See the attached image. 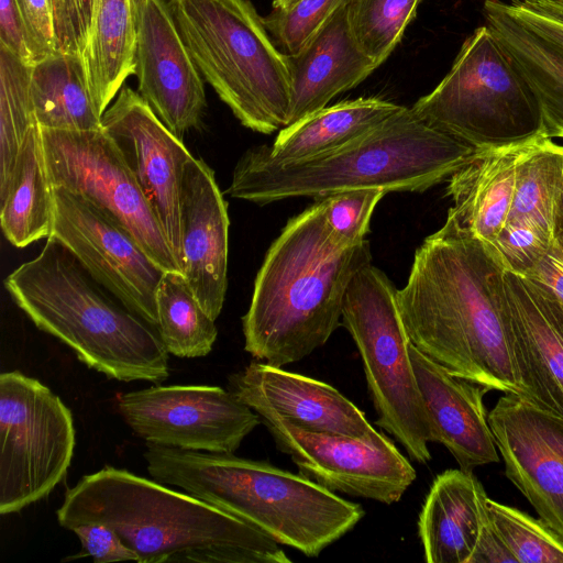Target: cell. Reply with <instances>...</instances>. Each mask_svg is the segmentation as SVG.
Returning <instances> with one entry per match:
<instances>
[{"label": "cell", "instance_id": "1", "mask_svg": "<svg viewBox=\"0 0 563 563\" xmlns=\"http://www.w3.org/2000/svg\"><path fill=\"white\" fill-rule=\"evenodd\" d=\"M504 267L448 212L417 249L397 302L411 343L453 375L529 398L514 353Z\"/></svg>", "mask_w": 563, "mask_h": 563}, {"label": "cell", "instance_id": "2", "mask_svg": "<svg viewBox=\"0 0 563 563\" xmlns=\"http://www.w3.org/2000/svg\"><path fill=\"white\" fill-rule=\"evenodd\" d=\"M62 528L100 523L139 563H289L280 544L241 519L126 470L104 466L66 490Z\"/></svg>", "mask_w": 563, "mask_h": 563}, {"label": "cell", "instance_id": "3", "mask_svg": "<svg viewBox=\"0 0 563 563\" xmlns=\"http://www.w3.org/2000/svg\"><path fill=\"white\" fill-rule=\"evenodd\" d=\"M372 262L367 240L341 247L319 200L290 218L267 250L242 318L244 350L284 367L324 345L341 324L347 287Z\"/></svg>", "mask_w": 563, "mask_h": 563}, {"label": "cell", "instance_id": "4", "mask_svg": "<svg viewBox=\"0 0 563 563\" xmlns=\"http://www.w3.org/2000/svg\"><path fill=\"white\" fill-rule=\"evenodd\" d=\"M474 152L402 107L346 145L308 161L278 164L253 146L238 161L227 192L260 206L350 189L421 192L446 181Z\"/></svg>", "mask_w": 563, "mask_h": 563}, {"label": "cell", "instance_id": "5", "mask_svg": "<svg viewBox=\"0 0 563 563\" xmlns=\"http://www.w3.org/2000/svg\"><path fill=\"white\" fill-rule=\"evenodd\" d=\"M143 456L153 479L184 489L308 558L318 556L365 515L360 504L266 461L153 443H146Z\"/></svg>", "mask_w": 563, "mask_h": 563}, {"label": "cell", "instance_id": "6", "mask_svg": "<svg viewBox=\"0 0 563 563\" xmlns=\"http://www.w3.org/2000/svg\"><path fill=\"white\" fill-rule=\"evenodd\" d=\"M99 286L54 238L4 279L5 289L33 323L68 345L90 368L121 382L166 380L169 353L157 329Z\"/></svg>", "mask_w": 563, "mask_h": 563}, {"label": "cell", "instance_id": "7", "mask_svg": "<svg viewBox=\"0 0 563 563\" xmlns=\"http://www.w3.org/2000/svg\"><path fill=\"white\" fill-rule=\"evenodd\" d=\"M202 78L245 128L264 134L288 124L286 54L249 0H167Z\"/></svg>", "mask_w": 563, "mask_h": 563}, {"label": "cell", "instance_id": "8", "mask_svg": "<svg viewBox=\"0 0 563 563\" xmlns=\"http://www.w3.org/2000/svg\"><path fill=\"white\" fill-rule=\"evenodd\" d=\"M411 109L431 128L475 150L547 132L536 95L488 25L464 41L449 73Z\"/></svg>", "mask_w": 563, "mask_h": 563}, {"label": "cell", "instance_id": "9", "mask_svg": "<svg viewBox=\"0 0 563 563\" xmlns=\"http://www.w3.org/2000/svg\"><path fill=\"white\" fill-rule=\"evenodd\" d=\"M398 289L371 263L352 278L341 324L362 358L376 424L390 433L410 460L424 464L434 442L432 426L415 375L411 341L401 319Z\"/></svg>", "mask_w": 563, "mask_h": 563}, {"label": "cell", "instance_id": "10", "mask_svg": "<svg viewBox=\"0 0 563 563\" xmlns=\"http://www.w3.org/2000/svg\"><path fill=\"white\" fill-rule=\"evenodd\" d=\"M75 448L69 408L19 371L0 375V514L21 511L64 478Z\"/></svg>", "mask_w": 563, "mask_h": 563}, {"label": "cell", "instance_id": "11", "mask_svg": "<svg viewBox=\"0 0 563 563\" xmlns=\"http://www.w3.org/2000/svg\"><path fill=\"white\" fill-rule=\"evenodd\" d=\"M42 137L53 187L80 194L106 210L164 272L183 274L153 208L121 151L102 128L42 129Z\"/></svg>", "mask_w": 563, "mask_h": 563}, {"label": "cell", "instance_id": "12", "mask_svg": "<svg viewBox=\"0 0 563 563\" xmlns=\"http://www.w3.org/2000/svg\"><path fill=\"white\" fill-rule=\"evenodd\" d=\"M254 411L299 473L334 493L391 505L417 477L409 460L385 433L353 438L313 432L269 409Z\"/></svg>", "mask_w": 563, "mask_h": 563}, {"label": "cell", "instance_id": "13", "mask_svg": "<svg viewBox=\"0 0 563 563\" xmlns=\"http://www.w3.org/2000/svg\"><path fill=\"white\" fill-rule=\"evenodd\" d=\"M119 302L156 328V290L165 273L132 233L80 194L54 187L51 234Z\"/></svg>", "mask_w": 563, "mask_h": 563}, {"label": "cell", "instance_id": "14", "mask_svg": "<svg viewBox=\"0 0 563 563\" xmlns=\"http://www.w3.org/2000/svg\"><path fill=\"white\" fill-rule=\"evenodd\" d=\"M118 409L146 443L234 453L261 417L231 390L207 385H155L121 394Z\"/></svg>", "mask_w": 563, "mask_h": 563}, {"label": "cell", "instance_id": "15", "mask_svg": "<svg viewBox=\"0 0 563 563\" xmlns=\"http://www.w3.org/2000/svg\"><path fill=\"white\" fill-rule=\"evenodd\" d=\"M101 125L121 151L181 267V185L194 156L128 86L104 111Z\"/></svg>", "mask_w": 563, "mask_h": 563}, {"label": "cell", "instance_id": "16", "mask_svg": "<svg viewBox=\"0 0 563 563\" xmlns=\"http://www.w3.org/2000/svg\"><path fill=\"white\" fill-rule=\"evenodd\" d=\"M488 421L507 477L563 538V417L506 394Z\"/></svg>", "mask_w": 563, "mask_h": 563}, {"label": "cell", "instance_id": "17", "mask_svg": "<svg viewBox=\"0 0 563 563\" xmlns=\"http://www.w3.org/2000/svg\"><path fill=\"white\" fill-rule=\"evenodd\" d=\"M135 75L140 96L179 140L207 106L201 74L165 0H137Z\"/></svg>", "mask_w": 563, "mask_h": 563}, {"label": "cell", "instance_id": "18", "mask_svg": "<svg viewBox=\"0 0 563 563\" xmlns=\"http://www.w3.org/2000/svg\"><path fill=\"white\" fill-rule=\"evenodd\" d=\"M515 357L532 402L563 417V306L542 285L504 272Z\"/></svg>", "mask_w": 563, "mask_h": 563}, {"label": "cell", "instance_id": "19", "mask_svg": "<svg viewBox=\"0 0 563 563\" xmlns=\"http://www.w3.org/2000/svg\"><path fill=\"white\" fill-rule=\"evenodd\" d=\"M181 267L190 289L217 320L228 287L229 216L213 170L190 158L181 185Z\"/></svg>", "mask_w": 563, "mask_h": 563}, {"label": "cell", "instance_id": "20", "mask_svg": "<svg viewBox=\"0 0 563 563\" xmlns=\"http://www.w3.org/2000/svg\"><path fill=\"white\" fill-rule=\"evenodd\" d=\"M229 386L253 410L269 409L308 431L353 438L376 431L365 413L333 386L262 361L231 375Z\"/></svg>", "mask_w": 563, "mask_h": 563}, {"label": "cell", "instance_id": "21", "mask_svg": "<svg viewBox=\"0 0 563 563\" xmlns=\"http://www.w3.org/2000/svg\"><path fill=\"white\" fill-rule=\"evenodd\" d=\"M410 357L434 442L443 444L465 471L498 462L483 401L489 389L451 374L412 343Z\"/></svg>", "mask_w": 563, "mask_h": 563}, {"label": "cell", "instance_id": "22", "mask_svg": "<svg viewBox=\"0 0 563 563\" xmlns=\"http://www.w3.org/2000/svg\"><path fill=\"white\" fill-rule=\"evenodd\" d=\"M347 0L297 53L287 56L291 80L288 124L324 107L377 66L357 47L347 22Z\"/></svg>", "mask_w": 563, "mask_h": 563}, {"label": "cell", "instance_id": "23", "mask_svg": "<svg viewBox=\"0 0 563 563\" xmlns=\"http://www.w3.org/2000/svg\"><path fill=\"white\" fill-rule=\"evenodd\" d=\"M548 135L475 150L446 180L452 200L448 212L476 239L492 244L508 221L520 161Z\"/></svg>", "mask_w": 563, "mask_h": 563}, {"label": "cell", "instance_id": "24", "mask_svg": "<svg viewBox=\"0 0 563 563\" xmlns=\"http://www.w3.org/2000/svg\"><path fill=\"white\" fill-rule=\"evenodd\" d=\"M488 496L473 471L446 470L432 482L418 532L428 563H470Z\"/></svg>", "mask_w": 563, "mask_h": 563}, {"label": "cell", "instance_id": "25", "mask_svg": "<svg viewBox=\"0 0 563 563\" xmlns=\"http://www.w3.org/2000/svg\"><path fill=\"white\" fill-rule=\"evenodd\" d=\"M404 106L361 97L327 106L279 130L272 145H260L278 164L316 158L369 132Z\"/></svg>", "mask_w": 563, "mask_h": 563}, {"label": "cell", "instance_id": "26", "mask_svg": "<svg viewBox=\"0 0 563 563\" xmlns=\"http://www.w3.org/2000/svg\"><path fill=\"white\" fill-rule=\"evenodd\" d=\"M136 11L137 0H93L81 58L101 115L135 75Z\"/></svg>", "mask_w": 563, "mask_h": 563}, {"label": "cell", "instance_id": "27", "mask_svg": "<svg viewBox=\"0 0 563 563\" xmlns=\"http://www.w3.org/2000/svg\"><path fill=\"white\" fill-rule=\"evenodd\" d=\"M486 25L536 95L548 134L563 139V47L523 26L505 2L484 3Z\"/></svg>", "mask_w": 563, "mask_h": 563}, {"label": "cell", "instance_id": "28", "mask_svg": "<svg viewBox=\"0 0 563 563\" xmlns=\"http://www.w3.org/2000/svg\"><path fill=\"white\" fill-rule=\"evenodd\" d=\"M0 200L1 229L12 245L24 247L49 236L54 218V187L38 124L29 131L12 174L0 188Z\"/></svg>", "mask_w": 563, "mask_h": 563}, {"label": "cell", "instance_id": "29", "mask_svg": "<svg viewBox=\"0 0 563 563\" xmlns=\"http://www.w3.org/2000/svg\"><path fill=\"white\" fill-rule=\"evenodd\" d=\"M31 90L41 129H101L81 54L55 52L32 66Z\"/></svg>", "mask_w": 563, "mask_h": 563}, {"label": "cell", "instance_id": "30", "mask_svg": "<svg viewBox=\"0 0 563 563\" xmlns=\"http://www.w3.org/2000/svg\"><path fill=\"white\" fill-rule=\"evenodd\" d=\"M562 202L563 145L548 135L518 165L508 221L529 220L555 235L563 224Z\"/></svg>", "mask_w": 563, "mask_h": 563}, {"label": "cell", "instance_id": "31", "mask_svg": "<svg viewBox=\"0 0 563 563\" xmlns=\"http://www.w3.org/2000/svg\"><path fill=\"white\" fill-rule=\"evenodd\" d=\"M158 334L168 351L178 357H201L209 354L218 330L202 308L185 276L165 272L156 290Z\"/></svg>", "mask_w": 563, "mask_h": 563}, {"label": "cell", "instance_id": "32", "mask_svg": "<svg viewBox=\"0 0 563 563\" xmlns=\"http://www.w3.org/2000/svg\"><path fill=\"white\" fill-rule=\"evenodd\" d=\"M32 66L0 45V188L9 180L29 131L38 124Z\"/></svg>", "mask_w": 563, "mask_h": 563}, {"label": "cell", "instance_id": "33", "mask_svg": "<svg viewBox=\"0 0 563 563\" xmlns=\"http://www.w3.org/2000/svg\"><path fill=\"white\" fill-rule=\"evenodd\" d=\"M421 0H347L351 34L362 53L377 67L400 42Z\"/></svg>", "mask_w": 563, "mask_h": 563}, {"label": "cell", "instance_id": "34", "mask_svg": "<svg viewBox=\"0 0 563 563\" xmlns=\"http://www.w3.org/2000/svg\"><path fill=\"white\" fill-rule=\"evenodd\" d=\"M492 522L517 563H563V538L541 519L488 497Z\"/></svg>", "mask_w": 563, "mask_h": 563}, {"label": "cell", "instance_id": "35", "mask_svg": "<svg viewBox=\"0 0 563 563\" xmlns=\"http://www.w3.org/2000/svg\"><path fill=\"white\" fill-rule=\"evenodd\" d=\"M385 195L382 189H350L319 199L327 228L341 247L366 241L372 214Z\"/></svg>", "mask_w": 563, "mask_h": 563}, {"label": "cell", "instance_id": "36", "mask_svg": "<svg viewBox=\"0 0 563 563\" xmlns=\"http://www.w3.org/2000/svg\"><path fill=\"white\" fill-rule=\"evenodd\" d=\"M346 0H299L288 9H274L263 18L278 49L297 53Z\"/></svg>", "mask_w": 563, "mask_h": 563}, {"label": "cell", "instance_id": "37", "mask_svg": "<svg viewBox=\"0 0 563 563\" xmlns=\"http://www.w3.org/2000/svg\"><path fill=\"white\" fill-rule=\"evenodd\" d=\"M554 235L529 221H508L488 244L506 272L528 276L547 253Z\"/></svg>", "mask_w": 563, "mask_h": 563}, {"label": "cell", "instance_id": "38", "mask_svg": "<svg viewBox=\"0 0 563 563\" xmlns=\"http://www.w3.org/2000/svg\"><path fill=\"white\" fill-rule=\"evenodd\" d=\"M93 0H53L57 51L81 54Z\"/></svg>", "mask_w": 563, "mask_h": 563}, {"label": "cell", "instance_id": "39", "mask_svg": "<svg viewBox=\"0 0 563 563\" xmlns=\"http://www.w3.org/2000/svg\"><path fill=\"white\" fill-rule=\"evenodd\" d=\"M81 543V552L75 558L91 556L96 563L135 561L130 549L111 528L100 523L79 525L71 529Z\"/></svg>", "mask_w": 563, "mask_h": 563}, {"label": "cell", "instance_id": "40", "mask_svg": "<svg viewBox=\"0 0 563 563\" xmlns=\"http://www.w3.org/2000/svg\"><path fill=\"white\" fill-rule=\"evenodd\" d=\"M505 5L523 26L563 47V5L539 0H511Z\"/></svg>", "mask_w": 563, "mask_h": 563}, {"label": "cell", "instance_id": "41", "mask_svg": "<svg viewBox=\"0 0 563 563\" xmlns=\"http://www.w3.org/2000/svg\"><path fill=\"white\" fill-rule=\"evenodd\" d=\"M32 37L37 62L57 52L53 0H15Z\"/></svg>", "mask_w": 563, "mask_h": 563}, {"label": "cell", "instance_id": "42", "mask_svg": "<svg viewBox=\"0 0 563 563\" xmlns=\"http://www.w3.org/2000/svg\"><path fill=\"white\" fill-rule=\"evenodd\" d=\"M0 45L30 66L37 63L32 37L15 0H0Z\"/></svg>", "mask_w": 563, "mask_h": 563}, {"label": "cell", "instance_id": "43", "mask_svg": "<svg viewBox=\"0 0 563 563\" xmlns=\"http://www.w3.org/2000/svg\"><path fill=\"white\" fill-rule=\"evenodd\" d=\"M526 277L542 285L563 303V224L556 231L547 253Z\"/></svg>", "mask_w": 563, "mask_h": 563}, {"label": "cell", "instance_id": "44", "mask_svg": "<svg viewBox=\"0 0 563 563\" xmlns=\"http://www.w3.org/2000/svg\"><path fill=\"white\" fill-rule=\"evenodd\" d=\"M470 563H517L492 522L488 505Z\"/></svg>", "mask_w": 563, "mask_h": 563}, {"label": "cell", "instance_id": "45", "mask_svg": "<svg viewBox=\"0 0 563 563\" xmlns=\"http://www.w3.org/2000/svg\"><path fill=\"white\" fill-rule=\"evenodd\" d=\"M299 0H273L274 9H288Z\"/></svg>", "mask_w": 563, "mask_h": 563}, {"label": "cell", "instance_id": "46", "mask_svg": "<svg viewBox=\"0 0 563 563\" xmlns=\"http://www.w3.org/2000/svg\"><path fill=\"white\" fill-rule=\"evenodd\" d=\"M540 1H545L549 3L558 4V5H563V0H540Z\"/></svg>", "mask_w": 563, "mask_h": 563}, {"label": "cell", "instance_id": "47", "mask_svg": "<svg viewBox=\"0 0 563 563\" xmlns=\"http://www.w3.org/2000/svg\"><path fill=\"white\" fill-rule=\"evenodd\" d=\"M562 219H563V202H562Z\"/></svg>", "mask_w": 563, "mask_h": 563}, {"label": "cell", "instance_id": "48", "mask_svg": "<svg viewBox=\"0 0 563 563\" xmlns=\"http://www.w3.org/2000/svg\"><path fill=\"white\" fill-rule=\"evenodd\" d=\"M561 303H562V302H561ZM562 306H563V303H562Z\"/></svg>", "mask_w": 563, "mask_h": 563}]
</instances>
